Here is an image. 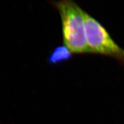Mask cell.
Returning a JSON list of instances; mask_svg holds the SVG:
<instances>
[{
  "mask_svg": "<svg viewBox=\"0 0 124 124\" xmlns=\"http://www.w3.org/2000/svg\"><path fill=\"white\" fill-rule=\"evenodd\" d=\"M83 16L90 53L109 56L124 63V49L117 44L98 21L85 11Z\"/></svg>",
  "mask_w": 124,
  "mask_h": 124,
  "instance_id": "2",
  "label": "cell"
},
{
  "mask_svg": "<svg viewBox=\"0 0 124 124\" xmlns=\"http://www.w3.org/2000/svg\"><path fill=\"white\" fill-rule=\"evenodd\" d=\"M72 52L64 45L56 47L48 58L50 64L57 65L68 61L72 58Z\"/></svg>",
  "mask_w": 124,
  "mask_h": 124,
  "instance_id": "3",
  "label": "cell"
},
{
  "mask_svg": "<svg viewBox=\"0 0 124 124\" xmlns=\"http://www.w3.org/2000/svg\"><path fill=\"white\" fill-rule=\"evenodd\" d=\"M52 5L61 18L64 46L72 54L90 53L85 32L84 10L71 0L54 1Z\"/></svg>",
  "mask_w": 124,
  "mask_h": 124,
  "instance_id": "1",
  "label": "cell"
}]
</instances>
